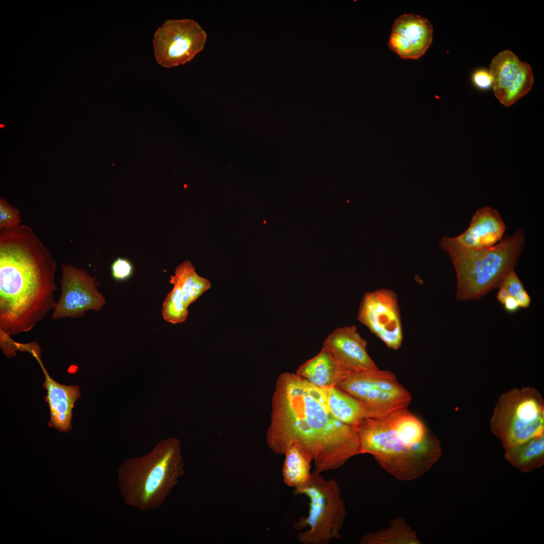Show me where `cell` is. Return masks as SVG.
I'll list each match as a JSON object with an SVG mask.
<instances>
[{
  "label": "cell",
  "mask_w": 544,
  "mask_h": 544,
  "mask_svg": "<svg viewBox=\"0 0 544 544\" xmlns=\"http://www.w3.org/2000/svg\"><path fill=\"white\" fill-rule=\"evenodd\" d=\"M266 440L270 449L284 455L298 446L319 473L335 469L361 453L357 427L336 419L328 409L321 388L296 373L280 375L272 398Z\"/></svg>",
  "instance_id": "1"
},
{
  "label": "cell",
  "mask_w": 544,
  "mask_h": 544,
  "mask_svg": "<svg viewBox=\"0 0 544 544\" xmlns=\"http://www.w3.org/2000/svg\"><path fill=\"white\" fill-rule=\"evenodd\" d=\"M55 259L30 251L0 258V345L13 351L11 336L31 331L54 308Z\"/></svg>",
  "instance_id": "2"
},
{
  "label": "cell",
  "mask_w": 544,
  "mask_h": 544,
  "mask_svg": "<svg viewBox=\"0 0 544 544\" xmlns=\"http://www.w3.org/2000/svg\"><path fill=\"white\" fill-rule=\"evenodd\" d=\"M184 466L175 437L161 440L147 454L126 460L117 470L124 502L141 511L159 508L184 474Z\"/></svg>",
  "instance_id": "3"
},
{
  "label": "cell",
  "mask_w": 544,
  "mask_h": 544,
  "mask_svg": "<svg viewBox=\"0 0 544 544\" xmlns=\"http://www.w3.org/2000/svg\"><path fill=\"white\" fill-rule=\"evenodd\" d=\"M522 229L506 236L490 248L470 249L443 237L440 248L449 254L457 279L456 297L465 301L478 300L499 288L505 276L514 270L525 245Z\"/></svg>",
  "instance_id": "4"
},
{
  "label": "cell",
  "mask_w": 544,
  "mask_h": 544,
  "mask_svg": "<svg viewBox=\"0 0 544 544\" xmlns=\"http://www.w3.org/2000/svg\"><path fill=\"white\" fill-rule=\"evenodd\" d=\"M357 429L361 453L373 455L383 468L400 480L420 477L441 456L440 442L435 436L419 446H407L393 435L386 417L364 418Z\"/></svg>",
  "instance_id": "5"
},
{
  "label": "cell",
  "mask_w": 544,
  "mask_h": 544,
  "mask_svg": "<svg viewBox=\"0 0 544 544\" xmlns=\"http://www.w3.org/2000/svg\"><path fill=\"white\" fill-rule=\"evenodd\" d=\"M505 450L544 434V400L535 388H513L498 398L490 421Z\"/></svg>",
  "instance_id": "6"
},
{
  "label": "cell",
  "mask_w": 544,
  "mask_h": 544,
  "mask_svg": "<svg viewBox=\"0 0 544 544\" xmlns=\"http://www.w3.org/2000/svg\"><path fill=\"white\" fill-rule=\"evenodd\" d=\"M297 494L305 495L309 499L308 516L300 517L294 525L295 529L309 528L298 532L297 540L302 544H328L340 538L347 513L335 480H326L315 470L308 485Z\"/></svg>",
  "instance_id": "7"
},
{
  "label": "cell",
  "mask_w": 544,
  "mask_h": 544,
  "mask_svg": "<svg viewBox=\"0 0 544 544\" xmlns=\"http://www.w3.org/2000/svg\"><path fill=\"white\" fill-rule=\"evenodd\" d=\"M336 386L361 402L365 418H383L412 400L392 372L378 368L350 373Z\"/></svg>",
  "instance_id": "8"
},
{
  "label": "cell",
  "mask_w": 544,
  "mask_h": 544,
  "mask_svg": "<svg viewBox=\"0 0 544 544\" xmlns=\"http://www.w3.org/2000/svg\"><path fill=\"white\" fill-rule=\"evenodd\" d=\"M206 40V32L196 21L190 19L167 20L154 36L156 60L165 67L184 64L202 50Z\"/></svg>",
  "instance_id": "9"
},
{
  "label": "cell",
  "mask_w": 544,
  "mask_h": 544,
  "mask_svg": "<svg viewBox=\"0 0 544 544\" xmlns=\"http://www.w3.org/2000/svg\"><path fill=\"white\" fill-rule=\"evenodd\" d=\"M60 287V296L52 313L53 319L80 318L89 310L99 311L105 304L96 278L70 263L61 265Z\"/></svg>",
  "instance_id": "10"
},
{
  "label": "cell",
  "mask_w": 544,
  "mask_h": 544,
  "mask_svg": "<svg viewBox=\"0 0 544 544\" xmlns=\"http://www.w3.org/2000/svg\"><path fill=\"white\" fill-rule=\"evenodd\" d=\"M358 319L389 349L396 350L401 346L400 312L393 291L381 289L365 294L360 304Z\"/></svg>",
  "instance_id": "11"
},
{
  "label": "cell",
  "mask_w": 544,
  "mask_h": 544,
  "mask_svg": "<svg viewBox=\"0 0 544 544\" xmlns=\"http://www.w3.org/2000/svg\"><path fill=\"white\" fill-rule=\"evenodd\" d=\"M489 73L495 96L506 107L510 106L532 88L534 76L530 65L511 51L505 50L492 59Z\"/></svg>",
  "instance_id": "12"
},
{
  "label": "cell",
  "mask_w": 544,
  "mask_h": 544,
  "mask_svg": "<svg viewBox=\"0 0 544 544\" xmlns=\"http://www.w3.org/2000/svg\"><path fill=\"white\" fill-rule=\"evenodd\" d=\"M367 342L356 325L336 328L323 342L337 364L348 373L377 368L367 350Z\"/></svg>",
  "instance_id": "13"
},
{
  "label": "cell",
  "mask_w": 544,
  "mask_h": 544,
  "mask_svg": "<svg viewBox=\"0 0 544 544\" xmlns=\"http://www.w3.org/2000/svg\"><path fill=\"white\" fill-rule=\"evenodd\" d=\"M506 225L498 211L490 207L478 209L467 229L453 237L458 244L470 249L492 247L503 238Z\"/></svg>",
  "instance_id": "14"
},
{
  "label": "cell",
  "mask_w": 544,
  "mask_h": 544,
  "mask_svg": "<svg viewBox=\"0 0 544 544\" xmlns=\"http://www.w3.org/2000/svg\"><path fill=\"white\" fill-rule=\"evenodd\" d=\"M36 358L39 361L45 377L42 385L47 390L45 400L48 404L50 413L48 426L60 432H66L72 428V411L75 402L81 396L80 388L77 385L66 386L53 380L43 367L39 356Z\"/></svg>",
  "instance_id": "15"
},
{
  "label": "cell",
  "mask_w": 544,
  "mask_h": 544,
  "mask_svg": "<svg viewBox=\"0 0 544 544\" xmlns=\"http://www.w3.org/2000/svg\"><path fill=\"white\" fill-rule=\"evenodd\" d=\"M296 374L320 388L336 386L349 374L323 347L316 355L301 364Z\"/></svg>",
  "instance_id": "16"
},
{
  "label": "cell",
  "mask_w": 544,
  "mask_h": 544,
  "mask_svg": "<svg viewBox=\"0 0 544 544\" xmlns=\"http://www.w3.org/2000/svg\"><path fill=\"white\" fill-rule=\"evenodd\" d=\"M433 27L427 19L414 14H404L396 18L391 32L404 36L413 46L416 59L422 56L431 46Z\"/></svg>",
  "instance_id": "17"
},
{
  "label": "cell",
  "mask_w": 544,
  "mask_h": 544,
  "mask_svg": "<svg viewBox=\"0 0 544 544\" xmlns=\"http://www.w3.org/2000/svg\"><path fill=\"white\" fill-rule=\"evenodd\" d=\"M328 410L345 424L357 427L365 418L361 402L336 386L321 388Z\"/></svg>",
  "instance_id": "18"
},
{
  "label": "cell",
  "mask_w": 544,
  "mask_h": 544,
  "mask_svg": "<svg viewBox=\"0 0 544 544\" xmlns=\"http://www.w3.org/2000/svg\"><path fill=\"white\" fill-rule=\"evenodd\" d=\"M282 473L284 482L294 488V493L306 487L309 482L311 460L297 445H290L286 449Z\"/></svg>",
  "instance_id": "19"
},
{
  "label": "cell",
  "mask_w": 544,
  "mask_h": 544,
  "mask_svg": "<svg viewBox=\"0 0 544 544\" xmlns=\"http://www.w3.org/2000/svg\"><path fill=\"white\" fill-rule=\"evenodd\" d=\"M505 450V458L521 471L538 468L544 463V434Z\"/></svg>",
  "instance_id": "20"
},
{
  "label": "cell",
  "mask_w": 544,
  "mask_h": 544,
  "mask_svg": "<svg viewBox=\"0 0 544 544\" xmlns=\"http://www.w3.org/2000/svg\"><path fill=\"white\" fill-rule=\"evenodd\" d=\"M170 282L177 284L181 288L186 307L194 302L211 287L210 281L199 276L192 263L188 260L178 265L174 275L170 277Z\"/></svg>",
  "instance_id": "21"
},
{
  "label": "cell",
  "mask_w": 544,
  "mask_h": 544,
  "mask_svg": "<svg viewBox=\"0 0 544 544\" xmlns=\"http://www.w3.org/2000/svg\"><path fill=\"white\" fill-rule=\"evenodd\" d=\"M362 544H420L421 541L415 531L405 520L397 518L387 528L375 533H368L360 540Z\"/></svg>",
  "instance_id": "22"
},
{
  "label": "cell",
  "mask_w": 544,
  "mask_h": 544,
  "mask_svg": "<svg viewBox=\"0 0 544 544\" xmlns=\"http://www.w3.org/2000/svg\"><path fill=\"white\" fill-rule=\"evenodd\" d=\"M167 294L163 303L162 315L169 323L175 324L184 322L188 315L181 288L177 284Z\"/></svg>",
  "instance_id": "23"
},
{
  "label": "cell",
  "mask_w": 544,
  "mask_h": 544,
  "mask_svg": "<svg viewBox=\"0 0 544 544\" xmlns=\"http://www.w3.org/2000/svg\"><path fill=\"white\" fill-rule=\"evenodd\" d=\"M19 210L9 204L4 198L0 199V229L11 230L20 225Z\"/></svg>",
  "instance_id": "24"
},
{
  "label": "cell",
  "mask_w": 544,
  "mask_h": 544,
  "mask_svg": "<svg viewBox=\"0 0 544 544\" xmlns=\"http://www.w3.org/2000/svg\"><path fill=\"white\" fill-rule=\"evenodd\" d=\"M388 45L400 58L416 59L413 45L402 34L391 32L389 38Z\"/></svg>",
  "instance_id": "25"
},
{
  "label": "cell",
  "mask_w": 544,
  "mask_h": 544,
  "mask_svg": "<svg viewBox=\"0 0 544 544\" xmlns=\"http://www.w3.org/2000/svg\"><path fill=\"white\" fill-rule=\"evenodd\" d=\"M112 277L117 281H124L132 275L133 267L132 263L125 258L118 257L112 263Z\"/></svg>",
  "instance_id": "26"
},
{
  "label": "cell",
  "mask_w": 544,
  "mask_h": 544,
  "mask_svg": "<svg viewBox=\"0 0 544 544\" xmlns=\"http://www.w3.org/2000/svg\"><path fill=\"white\" fill-rule=\"evenodd\" d=\"M503 287L509 293L510 296L514 297L524 289L523 284L514 270L510 271L504 278L499 287Z\"/></svg>",
  "instance_id": "27"
},
{
  "label": "cell",
  "mask_w": 544,
  "mask_h": 544,
  "mask_svg": "<svg viewBox=\"0 0 544 544\" xmlns=\"http://www.w3.org/2000/svg\"><path fill=\"white\" fill-rule=\"evenodd\" d=\"M473 81L478 87L483 89L489 88L493 84L490 73L484 69L478 70L474 73Z\"/></svg>",
  "instance_id": "28"
},
{
  "label": "cell",
  "mask_w": 544,
  "mask_h": 544,
  "mask_svg": "<svg viewBox=\"0 0 544 544\" xmlns=\"http://www.w3.org/2000/svg\"><path fill=\"white\" fill-rule=\"evenodd\" d=\"M520 307L527 308L531 303V298L526 291L523 289L519 291L514 297Z\"/></svg>",
  "instance_id": "29"
},
{
  "label": "cell",
  "mask_w": 544,
  "mask_h": 544,
  "mask_svg": "<svg viewBox=\"0 0 544 544\" xmlns=\"http://www.w3.org/2000/svg\"><path fill=\"white\" fill-rule=\"evenodd\" d=\"M505 310L509 314H514L520 309V306L515 298L509 296L503 303Z\"/></svg>",
  "instance_id": "30"
},
{
  "label": "cell",
  "mask_w": 544,
  "mask_h": 544,
  "mask_svg": "<svg viewBox=\"0 0 544 544\" xmlns=\"http://www.w3.org/2000/svg\"><path fill=\"white\" fill-rule=\"evenodd\" d=\"M510 296L508 292L503 287H499V290L497 295V299L498 301L503 304L506 300Z\"/></svg>",
  "instance_id": "31"
}]
</instances>
